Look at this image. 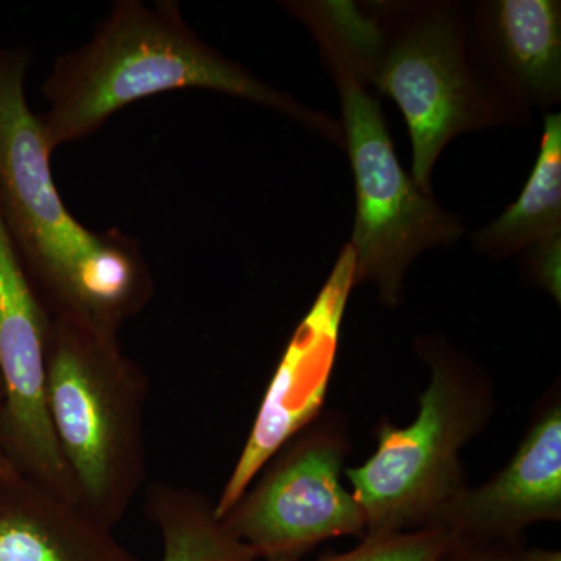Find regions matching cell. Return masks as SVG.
<instances>
[{
  "label": "cell",
  "instance_id": "1",
  "mask_svg": "<svg viewBox=\"0 0 561 561\" xmlns=\"http://www.w3.org/2000/svg\"><path fill=\"white\" fill-rule=\"evenodd\" d=\"M176 90H208L260 103L301 122L334 144L342 128L305 108L197 35L175 2H117L90 43L61 55L46 83L39 116L51 151L94 135L131 103Z\"/></svg>",
  "mask_w": 561,
  "mask_h": 561
},
{
  "label": "cell",
  "instance_id": "2",
  "mask_svg": "<svg viewBox=\"0 0 561 561\" xmlns=\"http://www.w3.org/2000/svg\"><path fill=\"white\" fill-rule=\"evenodd\" d=\"M290 10L309 31L330 36L359 72L390 98L408 122L412 179L431 191L442 151L461 133L505 119L468 57V35L456 9L402 7L386 16L367 14L351 2L294 3Z\"/></svg>",
  "mask_w": 561,
  "mask_h": 561
},
{
  "label": "cell",
  "instance_id": "3",
  "mask_svg": "<svg viewBox=\"0 0 561 561\" xmlns=\"http://www.w3.org/2000/svg\"><path fill=\"white\" fill-rule=\"evenodd\" d=\"M416 356L430 371L408 426L376 424V451L345 479L365 516V537L432 529L470 486L461 451L493 423L496 387L478 362L440 335H424Z\"/></svg>",
  "mask_w": 561,
  "mask_h": 561
},
{
  "label": "cell",
  "instance_id": "4",
  "mask_svg": "<svg viewBox=\"0 0 561 561\" xmlns=\"http://www.w3.org/2000/svg\"><path fill=\"white\" fill-rule=\"evenodd\" d=\"M47 404L80 501L116 527L147 482L150 381L119 332L49 312Z\"/></svg>",
  "mask_w": 561,
  "mask_h": 561
},
{
  "label": "cell",
  "instance_id": "5",
  "mask_svg": "<svg viewBox=\"0 0 561 561\" xmlns=\"http://www.w3.org/2000/svg\"><path fill=\"white\" fill-rule=\"evenodd\" d=\"M312 35L341 95L343 146L356 187L348 243L354 284H370L383 306L398 308L413 260L435 247L454 245L465 234L463 221L443 209L432 192L421 190L402 169L378 98L367 91L345 51L323 33Z\"/></svg>",
  "mask_w": 561,
  "mask_h": 561
},
{
  "label": "cell",
  "instance_id": "6",
  "mask_svg": "<svg viewBox=\"0 0 561 561\" xmlns=\"http://www.w3.org/2000/svg\"><path fill=\"white\" fill-rule=\"evenodd\" d=\"M353 443L346 416L321 412L273 454L220 516L262 561H301L332 538L365 537V516L343 483Z\"/></svg>",
  "mask_w": 561,
  "mask_h": 561
},
{
  "label": "cell",
  "instance_id": "7",
  "mask_svg": "<svg viewBox=\"0 0 561 561\" xmlns=\"http://www.w3.org/2000/svg\"><path fill=\"white\" fill-rule=\"evenodd\" d=\"M31 55L0 50V213L47 311L65 298L98 232L70 216L54 183L43 124L25 95Z\"/></svg>",
  "mask_w": 561,
  "mask_h": 561
},
{
  "label": "cell",
  "instance_id": "8",
  "mask_svg": "<svg viewBox=\"0 0 561 561\" xmlns=\"http://www.w3.org/2000/svg\"><path fill=\"white\" fill-rule=\"evenodd\" d=\"M49 327V312L0 213V386L7 453L21 476L81 504L47 404Z\"/></svg>",
  "mask_w": 561,
  "mask_h": 561
},
{
  "label": "cell",
  "instance_id": "9",
  "mask_svg": "<svg viewBox=\"0 0 561 561\" xmlns=\"http://www.w3.org/2000/svg\"><path fill=\"white\" fill-rule=\"evenodd\" d=\"M354 287L353 251L345 245L284 351L249 438L216 501L219 518L242 496L273 454L321 415L343 313Z\"/></svg>",
  "mask_w": 561,
  "mask_h": 561
},
{
  "label": "cell",
  "instance_id": "10",
  "mask_svg": "<svg viewBox=\"0 0 561 561\" xmlns=\"http://www.w3.org/2000/svg\"><path fill=\"white\" fill-rule=\"evenodd\" d=\"M561 522V393L553 383L535 405L526 434L501 471L468 486L432 529L457 540L523 541L524 531Z\"/></svg>",
  "mask_w": 561,
  "mask_h": 561
},
{
  "label": "cell",
  "instance_id": "11",
  "mask_svg": "<svg viewBox=\"0 0 561 561\" xmlns=\"http://www.w3.org/2000/svg\"><path fill=\"white\" fill-rule=\"evenodd\" d=\"M476 39L485 81L505 119L561 98V7L553 0H496L478 7Z\"/></svg>",
  "mask_w": 561,
  "mask_h": 561
},
{
  "label": "cell",
  "instance_id": "12",
  "mask_svg": "<svg viewBox=\"0 0 561 561\" xmlns=\"http://www.w3.org/2000/svg\"><path fill=\"white\" fill-rule=\"evenodd\" d=\"M0 561H140L83 504L11 472L0 481Z\"/></svg>",
  "mask_w": 561,
  "mask_h": 561
},
{
  "label": "cell",
  "instance_id": "13",
  "mask_svg": "<svg viewBox=\"0 0 561 561\" xmlns=\"http://www.w3.org/2000/svg\"><path fill=\"white\" fill-rule=\"evenodd\" d=\"M491 260L526 256L531 284L561 301V116L548 114L529 180L518 201L472 234Z\"/></svg>",
  "mask_w": 561,
  "mask_h": 561
},
{
  "label": "cell",
  "instance_id": "14",
  "mask_svg": "<svg viewBox=\"0 0 561 561\" xmlns=\"http://www.w3.org/2000/svg\"><path fill=\"white\" fill-rule=\"evenodd\" d=\"M146 515L161 538V561H260L232 537L216 501L191 486L154 482L146 491Z\"/></svg>",
  "mask_w": 561,
  "mask_h": 561
},
{
  "label": "cell",
  "instance_id": "15",
  "mask_svg": "<svg viewBox=\"0 0 561 561\" xmlns=\"http://www.w3.org/2000/svg\"><path fill=\"white\" fill-rule=\"evenodd\" d=\"M451 542V535L435 529L364 537L356 548L317 561H437Z\"/></svg>",
  "mask_w": 561,
  "mask_h": 561
},
{
  "label": "cell",
  "instance_id": "16",
  "mask_svg": "<svg viewBox=\"0 0 561 561\" xmlns=\"http://www.w3.org/2000/svg\"><path fill=\"white\" fill-rule=\"evenodd\" d=\"M519 542L472 541L454 538L451 546L437 561H511Z\"/></svg>",
  "mask_w": 561,
  "mask_h": 561
},
{
  "label": "cell",
  "instance_id": "17",
  "mask_svg": "<svg viewBox=\"0 0 561 561\" xmlns=\"http://www.w3.org/2000/svg\"><path fill=\"white\" fill-rule=\"evenodd\" d=\"M511 561H561V552L556 549H527L519 545L513 551Z\"/></svg>",
  "mask_w": 561,
  "mask_h": 561
},
{
  "label": "cell",
  "instance_id": "18",
  "mask_svg": "<svg viewBox=\"0 0 561 561\" xmlns=\"http://www.w3.org/2000/svg\"><path fill=\"white\" fill-rule=\"evenodd\" d=\"M2 408H3V394L2 386H0V481L11 472H14L13 463H11L9 453H7L5 438H3V426H2Z\"/></svg>",
  "mask_w": 561,
  "mask_h": 561
}]
</instances>
